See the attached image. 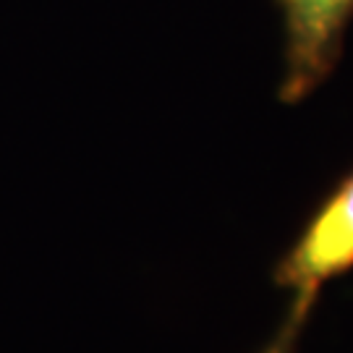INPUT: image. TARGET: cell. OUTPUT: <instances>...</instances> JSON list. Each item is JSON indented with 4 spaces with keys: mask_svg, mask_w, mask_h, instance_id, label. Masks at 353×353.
Segmentation results:
<instances>
[{
    "mask_svg": "<svg viewBox=\"0 0 353 353\" xmlns=\"http://www.w3.org/2000/svg\"><path fill=\"white\" fill-rule=\"evenodd\" d=\"M283 21V76L278 100L299 105L338 68L353 0H272Z\"/></svg>",
    "mask_w": 353,
    "mask_h": 353,
    "instance_id": "7a4b0ae2",
    "label": "cell"
},
{
    "mask_svg": "<svg viewBox=\"0 0 353 353\" xmlns=\"http://www.w3.org/2000/svg\"><path fill=\"white\" fill-rule=\"evenodd\" d=\"M348 270H353V168L306 217L275 262L272 283L290 293V309L312 314L322 288Z\"/></svg>",
    "mask_w": 353,
    "mask_h": 353,
    "instance_id": "6da1fadb",
    "label": "cell"
},
{
    "mask_svg": "<svg viewBox=\"0 0 353 353\" xmlns=\"http://www.w3.org/2000/svg\"><path fill=\"white\" fill-rule=\"evenodd\" d=\"M306 322H309V314L296 312V309L288 306V312L283 316L280 327L275 330V335H272L256 353H296V345H299V338H301Z\"/></svg>",
    "mask_w": 353,
    "mask_h": 353,
    "instance_id": "3957f363",
    "label": "cell"
}]
</instances>
